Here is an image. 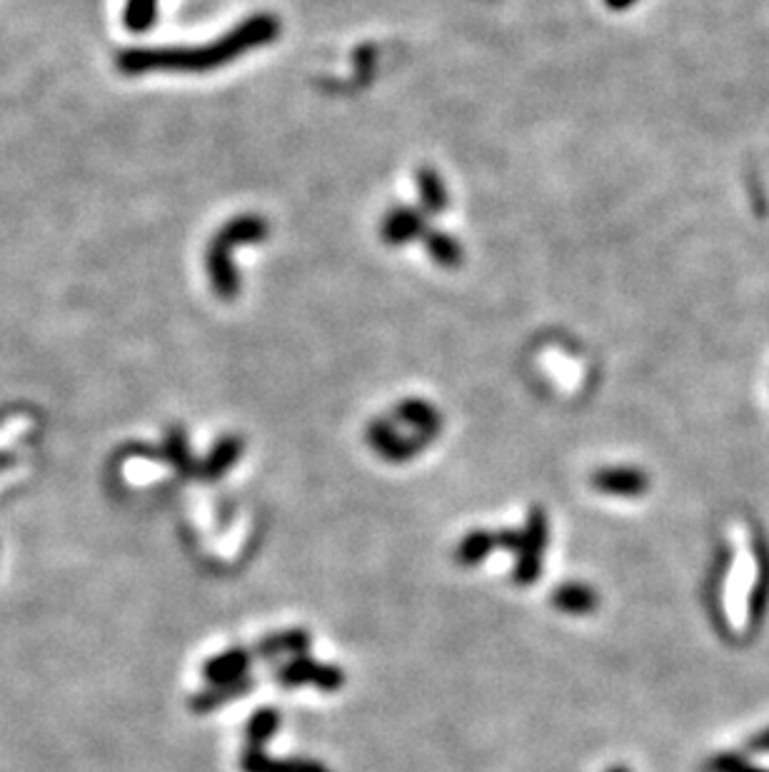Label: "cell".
<instances>
[{
  "label": "cell",
  "instance_id": "1",
  "mask_svg": "<svg viewBox=\"0 0 769 772\" xmlns=\"http://www.w3.org/2000/svg\"><path fill=\"white\" fill-rule=\"evenodd\" d=\"M280 18L275 13H255L240 21L236 29L220 35L218 41L205 46L187 48H130L118 53L115 68L123 76H146V73H210L222 66H230L240 56L263 46H271L280 38Z\"/></svg>",
  "mask_w": 769,
  "mask_h": 772
},
{
  "label": "cell",
  "instance_id": "2",
  "mask_svg": "<svg viewBox=\"0 0 769 772\" xmlns=\"http://www.w3.org/2000/svg\"><path fill=\"white\" fill-rule=\"evenodd\" d=\"M271 232V226L263 215L240 213L230 218L216 236H213L208 250H205V271H208L213 291L220 300L232 303L240 293L238 268L232 263V250L238 246H257Z\"/></svg>",
  "mask_w": 769,
  "mask_h": 772
},
{
  "label": "cell",
  "instance_id": "3",
  "mask_svg": "<svg viewBox=\"0 0 769 772\" xmlns=\"http://www.w3.org/2000/svg\"><path fill=\"white\" fill-rule=\"evenodd\" d=\"M550 543V520L548 510L535 506L525 518V527L520 531V547H517V560L513 568V582L517 588H530L542 576V555Z\"/></svg>",
  "mask_w": 769,
  "mask_h": 772
},
{
  "label": "cell",
  "instance_id": "4",
  "mask_svg": "<svg viewBox=\"0 0 769 772\" xmlns=\"http://www.w3.org/2000/svg\"><path fill=\"white\" fill-rule=\"evenodd\" d=\"M365 440L388 463H410L417 453H423L427 445L425 438L415 433L405 435L392 418H375L365 430Z\"/></svg>",
  "mask_w": 769,
  "mask_h": 772
},
{
  "label": "cell",
  "instance_id": "5",
  "mask_svg": "<svg viewBox=\"0 0 769 772\" xmlns=\"http://www.w3.org/2000/svg\"><path fill=\"white\" fill-rule=\"evenodd\" d=\"M347 676L337 666H330V662H318L312 660L310 655H298V658H290L288 662H283L280 668L275 670V682L280 688H300V685H312L318 690H325V693H335L345 685Z\"/></svg>",
  "mask_w": 769,
  "mask_h": 772
},
{
  "label": "cell",
  "instance_id": "6",
  "mask_svg": "<svg viewBox=\"0 0 769 772\" xmlns=\"http://www.w3.org/2000/svg\"><path fill=\"white\" fill-rule=\"evenodd\" d=\"M427 230L425 213L417 208H410V205H398L382 215L380 220V240L384 246H408L413 240H423Z\"/></svg>",
  "mask_w": 769,
  "mask_h": 772
},
{
  "label": "cell",
  "instance_id": "7",
  "mask_svg": "<svg viewBox=\"0 0 769 772\" xmlns=\"http://www.w3.org/2000/svg\"><path fill=\"white\" fill-rule=\"evenodd\" d=\"M390 418L395 420L398 425H408L415 435L425 438L427 443H433V440L440 435V430H443L440 410H437L433 402H427L423 398L400 400Z\"/></svg>",
  "mask_w": 769,
  "mask_h": 772
},
{
  "label": "cell",
  "instance_id": "8",
  "mask_svg": "<svg viewBox=\"0 0 769 772\" xmlns=\"http://www.w3.org/2000/svg\"><path fill=\"white\" fill-rule=\"evenodd\" d=\"M589 483H593L595 490L607 492V496H617V498H638V496H642V492L650 490L647 473H642L638 468H628V465H620V468L595 470Z\"/></svg>",
  "mask_w": 769,
  "mask_h": 772
},
{
  "label": "cell",
  "instance_id": "9",
  "mask_svg": "<svg viewBox=\"0 0 769 772\" xmlns=\"http://www.w3.org/2000/svg\"><path fill=\"white\" fill-rule=\"evenodd\" d=\"M253 662H255L253 648H230L226 652L213 655L200 672L205 682H210V685H222V682H232L250 676Z\"/></svg>",
  "mask_w": 769,
  "mask_h": 772
},
{
  "label": "cell",
  "instance_id": "10",
  "mask_svg": "<svg viewBox=\"0 0 769 772\" xmlns=\"http://www.w3.org/2000/svg\"><path fill=\"white\" fill-rule=\"evenodd\" d=\"M243 451H245V443L240 435L218 438V443L210 447V453L198 463V480L218 483L222 475H228L232 468H236Z\"/></svg>",
  "mask_w": 769,
  "mask_h": 772
},
{
  "label": "cell",
  "instance_id": "11",
  "mask_svg": "<svg viewBox=\"0 0 769 772\" xmlns=\"http://www.w3.org/2000/svg\"><path fill=\"white\" fill-rule=\"evenodd\" d=\"M243 772H333L328 765L310 758H273L265 748H245L240 756Z\"/></svg>",
  "mask_w": 769,
  "mask_h": 772
},
{
  "label": "cell",
  "instance_id": "12",
  "mask_svg": "<svg viewBox=\"0 0 769 772\" xmlns=\"http://www.w3.org/2000/svg\"><path fill=\"white\" fill-rule=\"evenodd\" d=\"M255 688H257V680L253 676H245L240 680L222 682V685H210V688L200 690V693H195L191 697V703L187 705H191L193 713L205 715V713H213V711H218V707H226L230 703H236V700L250 695Z\"/></svg>",
  "mask_w": 769,
  "mask_h": 772
},
{
  "label": "cell",
  "instance_id": "13",
  "mask_svg": "<svg viewBox=\"0 0 769 772\" xmlns=\"http://www.w3.org/2000/svg\"><path fill=\"white\" fill-rule=\"evenodd\" d=\"M310 648H312L310 631L290 627V631L263 637V640L253 648V652H255V660H273V658H283V655L298 658V655H308Z\"/></svg>",
  "mask_w": 769,
  "mask_h": 772
},
{
  "label": "cell",
  "instance_id": "14",
  "mask_svg": "<svg viewBox=\"0 0 769 772\" xmlns=\"http://www.w3.org/2000/svg\"><path fill=\"white\" fill-rule=\"evenodd\" d=\"M755 553H757V580L749 592V627L757 631L762 625L767 608H769V545L765 537H755Z\"/></svg>",
  "mask_w": 769,
  "mask_h": 772
},
{
  "label": "cell",
  "instance_id": "15",
  "mask_svg": "<svg viewBox=\"0 0 769 772\" xmlns=\"http://www.w3.org/2000/svg\"><path fill=\"white\" fill-rule=\"evenodd\" d=\"M552 605L567 615H589L600 608V592L587 582H565L554 588Z\"/></svg>",
  "mask_w": 769,
  "mask_h": 772
},
{
  "label": "cell",
  "instance_id": "16",
  "mask_svg": "<svg viewBox=\"0 0 769 772\" xmlns=\"http://www.w3.org/2000/svg\"><path fill=\"white\" fill-rule=\"evenodd\" d=\"M163 457L168 465H173V470L181 475V478H198V461L193 457L191 445H187V435L183 428H170L168 435L163 440Z\"/></svg>",
  "mask_w": 769,
  "mask_h": 772
},
{
  "label": "cell",
  "instance_id": "17",
  "mask_svg": "<svg viewBox=\"0 0 769 772\" xmlns=\"http://www.w3.org/2000/svg\"><path fill=\"white\" fill-rule=\"evenodd\" d=\"M415 188L420 205H423L425 213L437 215L450 208V193H447V185L443 181V175L437 173L435 168H420L415 175Z\"/></svg>",
  "mask_w": 769,
  "mask_h": 772
},
{
  "label": "cell",
  "instance_id": "18",
  "mask_svg": "<svg viewBox=\"0 0 769 772\" xmlns=\"http://www.w3.org/2000/svg\"><path fill=\"white\" fill-rule=\"evenodd\" d=\"M500 547V537L493 531H472L460 541L455 550V563L462 568H478Z\"/></svg>",
  "mask_w": 769,
  "mask_h": 772
},
{
  "label": "cell",
  "instance_id": "19",
  "mask_svg": "<svg viewBox=\"0 0 769 772\" xmlns=\"http://www.w3.org/2000/svg\"><path fill=\"white\" fill-rule=\"evenodd\" d=\"M423 242H425L427 253H431V258L440 268H460L462 265V260H464L462 246L458 242V238L450 236V232L427 228L425 236H423Z\"/></svg>",
  "mask_w": 769,
  "mask_h": 772
},
{
  "label": "cell",
  "instance_id": "20",
  "mask_svg": "<svg viewBox=\"0 0 769 772\" xmlns=\"http://www.w3.org/2000/svg\"><path fill=\"white\" fill-rule=\"evenodd\" d=\"M280 730V713L275 707H257L245 725L248 748H265Z\"/></svg>",
  "mask_w": 769,
  "mask_h": 772
},
{
  "label": "cell",
  "instance_id": "21",
  "mask_svg": "<svg viewBox=\"0 0 769 772\" xmlns=\"http://www.w3.org/2000/svg\"><path fill=\"white\" fill-rule=\"evenodd\" d=\"M158 0H125L123 23L130 33H146L156 25Z\"/></svg>",
  "mask_w": 769,
  "mask_h": 772
},
{
  "label": "cell",
  "instance_id": "22",
  "mask_svg": "<svg viewBox=\"0 0 769 772\" xmlns=\"http://www.w3.org/2000/svg\"><path fill=\"white\" fill-rule=\"evenodd\" d=\"M702 772H769L767 768L753 765L742 752H714L702 765Z\"/></svg>",
  "mask_w": 769,
  "mask_h": 772
},
{
  "label": "cell",
  "instance_id": "23",
  "mask_svg": "<svg viewBox=\"0 0 769 772\" xmlns=\"http://www.w3.org/2000/svg\"><path fill=\"white\" fill-rule=\"evenodd\" d=\"M747 752H769V727L755 733L753 738L747 740Z\"/></svg>",
  "mask_w": 769,
  "mask_h": 772
},
{
  "label": "cell",
  "instance_id": "24",
  "mask_svg": "<svg viewBox=\"0 0 769 772\" xmlns=\"http://www.w3.org/2000/svg\"><path fill=\"white\" fill-rule=\"evenodd\" d=\"M500 547L507 553H517V547H520V531H500Z\"/></svg>",
  "mask_w": 769,
  "mask_h": 772
},
{
  "label": "cell",
  "instance_id": "25",
  "mask_svg": "<svg viewBox=\"0 0 769 772\" xmlns=\"http://www.w3.org/2000/svg\"><path fill=\"white\" fill-rule=\"evenodd\" d=\"M605 3L610 8H624V5H630L632 0H605Z\"/></svg>",
  "mask_w": 769,
  "mask_h": 772
},
{
  "label": "cell",
  "instance_id": "26",
  "mask_svg": "<svg viewBox=\"0 0 769 772\" xmlns=\"http://www.w3.org/2000/svg\"><path fill=\"white\" fill-rule=\"evenodd\" d=\"M605 772H632L628 765H612V768H607Z\"/></svg>",
  "mask_w": 769,
  "mask_h": 772
}]
</instances>
